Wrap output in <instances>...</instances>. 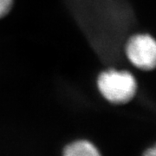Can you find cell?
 I'll list each match as a JSON object with an SVG mask.
<instances>
[{"label":"cell","mask_w":156,"mask_h":156,"mask_svg":"<svg viewBox=\"0 0 156 156\" xmlns=\"http://www.w3.org/2000/svg\"><path fill=\"white\" fill-rule=\"evenodd\" d=\"M143 156H156L155 147L154 146V147H152L147 148V149L144 152Z\"/></svg>","instance_id":"5b68a950"},{"label":"cell","mask_w":156,"mask_h":156,"mask_svg":"<svg viewBox=\"0 0 156 156\" xmlns=\"http://www.w3.org/2000/svg\"><path fill=\"white\" fill-rule=\"evenodd\" d=\"M126 55L135 67L150 70L155 67L156 44L149 35L139 34L129 39L126 45Z\"/></svg>","instance_id":"7a4b0ae2"},{"label":"cell","mask_w":156,"mask_h":156,"mask_svg":"<svg viewBox=\"0 0 156 156\" xmlns=\"http://www.w3.org/2000/svg\"><path fill=\"white\" fill-rule=\"evenodd\" d=\"M13 0H0V17H3L9 13L12 6Z\"/></svg>","instance_id":"277c9868"},{"label":"cell","mask_w":156,"mask_h":156,"mask_svg":"<svg viewBox=\"0 0 156 156\" xmlns=\"http://www.w3.org/2000/svg\"><path fill=\"white\" fill-rule=\"evenodd\" d=\"M62 156H101L93 143L86 140H79L66 146Z\"/></svg>","instance_id":"3957f363"},{"label":"cell","mask_w":156,"mask_h":156,"mask_svg":"<svg viewBox=\"0 0 156 156\" xmlns=\"http://www.w3.org/2000/svg\"><path fill=\"white\" fill-rule=\"evenodd\" d=\"M97 86L102 96L115 104H123L133 99L137 84L128 71L108 70L98 77Z\"/></svg>","instance_id":"6da1fadb"}]
</instances>
